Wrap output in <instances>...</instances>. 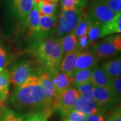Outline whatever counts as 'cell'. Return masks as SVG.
Listing matches in <instances>:
<instances>
[{"instance_id": "cb8c5ba5", "label": "cell", "mask_w": 121, "mask_h": 121, "mask_svg": "<svg viewBox=\"0 0 121 121\" xmlns=\"http://www.w3.org/2000/svg\"><path fill=\"white\" fill-rule=\"evenodd\" d=\"M90 22L91 19L88 15L80 21L75 29L72 31L77 39L84 35L87 34Z\"/></svg>"}, {"instance_id": "5b68a950", "label": "cell", "mask_w": 121, "mask_h": 121, "mask_svg": "<svg viewBox=\"0 0 121 121\" xmlns=\"http://www.w3.org/2000/svg\"><path fill=\"white\" fill-rule=\"evenodd\" d=\"M34 71V66L32 62L25 60L16 64L9 72L10 82L13 86L17 87L25 82Z\"/></svg>"}, {"instance_id": "7c38bea8", "label": "cell", "mask_w": 121, "mask_h": 121, "mask_svg": "<svg viewBox=\"0 0 121 121\" xmlns=\"http://www.w3.org/2000/svg\"><path fill=\"white\" fill-rule=\"evenodd\" d=\"M72 110L82 112L86 116L95 114L101 110L94 100H88L81 96L74 104Z\"/></svg>"}, {"instance_id": "83f0119b", "label": "cell", "mask_w": 121, "mask_h": 121, "mask_svg": "<svg viewBox=\"0 0 121 121\" xmlns=\"http://www.w3.org/2000/svg\"><path fill=\"white\" fill-rule=\"evenodd\" d=\"M62 10L73 7L81 9L85 5L84 0H61L60 2Z\"/></svg>"}, {"instance_id": "3957f363", "label": "cell", "mask_w": 121, "mask_h": 121, "mask_svg": "<svg viewBox=\"0 0 121 121\" xmlns=\"http://www.w3.org/2000/svg\"><path fill=\"white\" fill-rule=\"evenodd\" d=\"M87 15L84 12V8L73 7L62 10L59 16L57 30L58 40L61 39L65 34L73 31L80 21Z\"/></svg>"}, {"instance_id": "1f68e13d", "label": "cell", "mask_w": 121, "mask_h": 121, "mask_svg": "<svg viewBox=\"0 0 121 121\" xmlns=\"http://www.w3.org/2000/svg\"><path fill=\"white\" fill-rule=\"evenodd\" d=\"M111 89L119 98L121 94V76L114 78L112 80Z\"/></svg>"}, {"instance_id": "f1b7e54d", "label": "cell", "mask_w": 121, "mask_h": 121, "mask_svg": "<svg viewBox=\"0 0 121 121\" xmlns=\"http://www.w3.org/2000/svg\"><path fill=\"white\" fill-rule=\"evenodd\" d=\"M63 117L71 121H86V116L84 113L74 110L69 111Z\"/></svg>"}, {"instance_id": "4316f807", "label": "cell", "mask_w": 121, "mask_h": 121, "mask_svg": "<svg viewBox=\"0 0 121 121\" xmlns=\"http://www.w3.org/2000/svg\"><path fill=\"white\" fill-rule=\"evenodd\" d=\"M55 16H43L39 19L40 29L43 31H47L52 29L55 25Z\"/></svg>"}, {"instance_id": "f35d334b", "label": "cell", "mask_w": 121, "mask_h": 121, "mask_svg": "<svg viewBox=\"0 0 121 121\" xmlns=\"http://www.w3.org/2000/svg\"><path fill=\"white\" fill-rule=\"evenodd\" d=\"M33 1H34V4H39V3L42 0H33Z\"/></svg>"}, {"instance_id": "484cf974", "label": "cell", "mask_w": 121, "mask_h": 121, "mask_svg": "<svg viewBox=\"0 0 121 121\" xmlns=\"http://www.w3.org/2000/svg\"><path fill=\"white\" fill-rule=\"evenodd\" d=\"M94 85L91 81H89L88 82L78 86L76 87V89L79 92L80 96L88 100H94Z\"/></svg>"}, {"instance_id": "6da1fadb", "label": "cell", "mask_w": 121, "mask_h": 121, "mask_svg": "<svg viewBox=\"0 0 121 121\" xmlns=\"http://www.w3.org/2000/svg\"><path fill=\"white\" fill-rule=\"evenodd\" d=\"M15 108L29 112H43L50 116L52 112L48 108L46 98L40 78L31 75L25 82L16 87L10 98Z\"/></svg>"}, {"instance_id": "f546056e", "label": "cell", "mask_w": 121, "mask_h": 121, "mask_svg": "<svg viewBox=\"0 0 121 121\" xmlns=\"http://www.w3.org/2000/svg\"><path fill=\"white\" fill-rule=\"evenodd\" d=\"M117 14L121 13V0H100Z\"/></svg>"}, {"instance_id": "d6a6232c", "label": "cell", "mask_w": 121, "mask_h": 121, "mask_svg": "<svg viewBox=\"0 0 121 121\" xmlns=\"http://www.w3.org/2000/svg\"><path fill=\"white\" fill-rule=\"evenodd\" d=\"M9 64V57L4 48L0 47V70L6 69Z\"/></svg>"}, {"instance_id": "4dcf8cb0", "label": "cell", "mask_w": 121, "mask_h": 121, "mask_svg": "<svg viewBox=\"0 0 121 121\" xmlns=\"http://www.w3.org/2000/svg\"><path fill=\"white\" fill-rule=\"evenodd\" d=\"M49 116L43 112H37L30 113L24 121H47Z\"/></svg>"}, {"instance_id": "7a4b0ae2", "label": "cell", "mask_w": 121, "mask_h": 121, "mask_svg": "<svg viewBox=\"0 0 121 121\" xmlns=\"http://www.w3.org/2000/svg\"><path fill=\"white\" fill-rule=\"evenodd\" d=\"M35 54L44 69L51 73L60 70L63 53L58 40L49 39L40 43Z\"/></svg>"}, {"instance_id": "8992f818", "label": "cell", "mask_w": 121, "mask_h": 121, "mask_svg": "<svg viewBox=\"0 0 121 121\" xmlns=\"http://www.w3.org/2000/svg\"><path fill=\"white\" fill-rule=\"evenodd\" d=\"M93 98L100 110L106 109L115 105L119 97L111 88L94 86Z\"/></svg>"}, {"instance_id": "277c9868", "label": "cell", "mask_w": 121, "mask_h": 121, "mask_svg": "<svg viewBox=\"0 0 121 121\" xmlns=\"http://www.w3.org/2000/svg\"><path fill=\"white\" fill-rule=\"evenodd\" d=\"M39 78L45 93L48 108L51 112L57 109L58 96L53 82L51 73L44 69L39 71Z\"/></svg>"}, {"instance_id": "d590c367", "label": "cell", "mask_w": 121, "mask_h": 121, "mask_svg": "<svg viewBox=\"0 0 121 121\" xmlns=\"http://www.w3.org/2000/svg\"><path fill=\"white\" fill-rule=\"evenodd\" d=\"M107 121H121V108H118L115 110Z\"/></svg>"}, {"instance_id": "30bf717a", "label": "cell", "mask_w": 121, "mask_h": 121, "mask_svg": "<svg viewBox=\"0 0 121 121\" xmlns=\"http://www.w3.org/2000/svg\"><path fill=\"white\" fill-rule=\"evenodd\" d=\"M51 75L58 100L62 94L73 86V78H70L60 70L57 71Z\"/></svg>"}, {"instance_id": "52a82bcc", "label": "cell", "mask_w": 121, "mask_h": 121, "mask_svg": "<svg viewBox=\"0 0 121 121\" xmlns=\"http://www.w3.org/2000/svg\"><path fill=\"white\" fill-rule=\"evenodd\" d=\"M116 15V13L100 0H96L91 6L88 16L94 20L104 24L110 22Z\"/></svg>"}, {"instance_id": "4fadbf2b", "label": "cell", "mask_w": 121, "mask_h": 121, "mask_svg": "<svg viewBox=\"0 0 121 121\" xmlns=\"http://www.w3.org/2000/svg\"><path fill=\"white\" fill-rule=\"evenodd\" d=\"M79 51L77 50L66 54L64 58L60 62V70L67 74L70 78H73L75 72L76 60Z\"/></svg>"}, {"instance_id": "603a6c76", "label": "cell", "mask_w": 121, "mask_h": 121, "mask_svg": "<svg viewBox=\"0 0 121 121\" xmlns=\"http://www.w3.org/2000/svg\"><path fill=\"white\" fill-rule=\"evenodd\" d=\"M26 116L6 108L0 114V121H24Z\"/></svg>"}, {"instance_id": "44dd1931", "label": "cell", "mask_w": 121, "mask_h": 121, "mask_svg": "<svg viewBox=\"0 0 121 121\" xmlns=\"http://www.w3.org/2000/svg\"><path fill=\"white\" fill-rule=\"evenodd\" d=\"M10 76L7 69L0 70V96L6 100L9 94Z\"/></svg>"}, {"instance_id": "9a60e30c", "label": "cell", "mask_w": 121, "mask_h": 121, "mask_svg": "<svg viewBox=\"0 0 121 121\" xmlns=\"http://www.w3.org/2000/svg\"><path fill=\"white\" fill-rule=\"evenodd\" d=\"M121 13H118L116 15L110 22L102 24L100 38L114 33H120L121 31Z\"/></svg>"}, {"instance_id": "e575fe53", "label": "cell", "mask_w": 121, "mask_h": 121, "mask_svg": "<svg viewBox=\"0 0 121 121\" xmlns=\"http://www.w3.org/2000/svg\"><path fill=\"white\" fill-rule=\"evenodd\" d=\"M86 117V121H105L103 114L100 112L89 115Z\"/></svg>"}, {"instance_id": "d4e9b609", "label": "cell", "mask_w": 121, "mask_h": 121, "mask_svg": "<svg viewBox=\"0 0 121 121\" xmlns=\"http://www.w3.org/2000/svg\"><path fill=\"white\" fill-rule=\"evenodd\" d=\"M39 17L43 16H54L57 4H45L40 1L38 4Z\"/></svg>"}, {"instance_id": "ba28073f", "label": "cell", "mask_w": 121, "mask_h": 121, "mask_svg": "<svg viewBox=\"0 0 121 121\" xmlns=\"http://www.w3.org/2000/svg\"><path fill=\"white\" fill-rule=\"evenodd\" d=\"M80 96L77 89L71 87L65 91L58 98L57 109H59L62 116H64L69 111L72 110V107Z\"/></svg>"}, {"instance_id": "5bb4252c", "label": "cell", "mask_w": 121, "mask_h": 121, "mask_svg": "<svg viewBox=\"0 0 121 121\" xmlns=\"http://www.w3.org/2000/svg\"><path fill=\"white\" fill-rule=\"evenodd\" d=\"M112 80L102 68H95L92 70L90 81L94 86L111 88Z\"/></svg>"}, {"instance_id": "ffe728a7", "label": "cell", "mask_w": 121, "mask_h": 121, "mask_svg": "<svg viewBox=\"0 0 121 121\" xmlns=\"http://www.w3.org/2000/svg\"><path fill=\"white\" fill-rule=\"evenodd\" d=\"M93 69H81L75 72L73 76V86H78L90 81Z\"/></svg>"}, {"instance_id": "9c48e42d", "label": "cell", "mask_w": 121, "mask_h": 121, "mask_svg": "<svg viewBox=\"0 0 121 121\" xmlns=\"http://www.w3.org/2000/svg\"><path fill=\"white\" fill-rule=\"evenodd\" d=\"M112 39L113 37H109L107 40L93 45L92 47V53L94 54L97 60H107L117 56L118 51L114 47Z\"/></svg>"}, {"instance_id": "8fae6325", "label": "cell", "mask_w": 121, "mask_h": 121, "mask_svg": "<svg viewBox=\"0 0 121 121\" xmlns=\"http://www.w3.org/2000/svg\"><path fill=\"white\" fill-rule=\"evenodd\" d=\"M97 62V58L92 52L88 51H80L76 60L75 72L81 69H93L96 66Z\"/></svg>"}, {"instance_id": "ab89813d", "label": "cell", "mask_w": 121, "mask_h": 121, "mask_svg": "<svg viewBox=\"0 0 121 121\" xmlns=\"http://www.w3.org/2000/svg\"><path fill=\"white\" fill-rule=\"evenodd\" d=\"M69 121V120H68V119H67V120H65V121Z\"/></svg>"}, {"instance_id": "d6986e66", "label": "cell", "mask_w": 121, "mask_h": 121, "mask_svg": "<svg viewBox=\"0 0 121 121\" xmlns=\"http://www.w3.org/2000/svg\"><path fill=\"white\" fill-rule=\"evenodd\" d=\"M39 19L38 4H34L33 9L29 13L26 18L27 26L33 32H37L40 30Z\"/></svg>"}, {"instance_id": "2e32d148", "label": "cell", "mask_w": 121, "mask_h": 121, "mask_svg": "<svg viewBox=\"0 0 121 121\" xmlns=\"http://www.w3.org/2000/svg\"><path fill=\"white\" fill-rule=\"evenodd\" d=\"M58 41L60 42L63 54L65 55L77 50L80 51L78 49V39L72 31L68 33L67 35L62 38L58 40Z\"/></svg>"}, {"instance_id": "e0dca14e", "label": "cell", "mask_w": 121, "mask_h": 121, "mask_svg": "<svg viewBox=\"0 0 121 121\" xmlns=\"http://www.w3.org/2000/svg\"><path fill=\"white\" fill-rule=\"evenodd\" d=\"M102 69L111 79L121 76V57L110 60L104 63Z\"/></svg>"}, {"instance_id": "836d02e7", "label": "cell", "mask_w": 121, "mask_h": 121, "mask_svg": "<svg viewBox=\"0 0 121 121\" xmlns=\"http://www.w3.org/2000/svg\"><path fill=\"white\" fill-rule=\"evenodd\" d=\"M77 39H78V49L80 51L85 49L89 45V40L87 34L84 35L78 38Z\"/></svg>"}, {"instance_id": "74e56055", "label": "cell", "mask_w": 121, "mask_h": 121, "mask_svg": "<svg viewBox=\"0 0 121 121\" xmlns=\"http://www.w3.org/2000/svg\"><path fill=\"white\" fill-rule=\"evenodd\" d=\"M5 99L1 97L0 96V114L2 113V112L4 111V110L5 109V107H4V102H5Z\"/></svg>"}, {"instance_id": "7402d4cb", "label": "cell", "mask_w": 121, "mask_h": 121, "mask_svg": "<svg viewBox=\"0 0 121 121\" xmlns=\"http://www.w3.org/2000/svg\"><path fill=\"white\" fill-rule=\"evenodd\" d=\"M102 25V24L100 22L91 19V22L87 33L89 40V45L93 44V42L100 38Z\"/></svg>"}, {"instance_id": "8d00e7d4", "label": "cell", "mask_w": 121, "mask_h": 121, "mask_svg": "<svg viewBox=\"0 0 121 121\" xmlns=\"http://www.w3.org/2000/svg\"><path fill=\"white\" fill-rule=\"evenodd\" d=\"M113 44L114 47L118 51H121V36L119 35L113 37L112 39Z\"/></svg>"}, {"instance_id": "ac0fdd59", "label": "cell", "mask_w": 121, "mask_h": 121, "mask_svg": "<svg viewBox=\"0 0 121 121\" xmlns=\"http://www.w3.org/2000/svg\"><path fill=\"white\" fill-rule=\"evenodd\" d=\"M13 5L16 13L20 17L26 16L34 6L33 0H14Z\"/></svg>"}]
</instances>
